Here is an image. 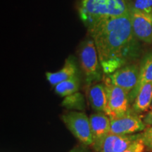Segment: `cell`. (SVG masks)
<instances>
[{
	"label": "cell",
	"mask_w": 152,
	"mask_h": 152,
	"mask_svg": "<svg viewBox=\"0 0 152 152\" xmlns=\"http://www.w3.org/2000/svg\"><path fill=\"white\" fill-rule=\"evenodd\" d=\"M90 118L92 133V146L95 151H100L105 138L111 133V119L104 112L91 114Z\"/></svg>",
	"instance_id": "obj_9"
},
{
	"label": "cell",
	"mask_w": 152,
	"mask_h": 152,
	"mask_svg": "<svg viewBox=\"0 0 152 152\" xmlns=\"http://www.w3.org/2000/svg\"><path fill=\"white\" fill-rule=\"evenodd\" d=\"M79 61L85 81L87 85L99 81L102 77L101 66L97 49L92 38H88L81 43L78 51Z\"/></svg>",
	"instance_id": "obj_3"
},
{
	"label": "cell",
	"mask_w": 152,
	"mask_h": 152,
	"mask_svg": "<svg viewBox=\"0 0 152 152\" xmlns=\"http://www.w3.org/2000/svg\"><path fill=\"white\" fill-rule=\"evenodd\" d=\"M144 148H145V146L140 137L131 144L128 149H125L123 152H143Z\"/></svg>",
	"instance_id": "obj_20"
},
{
	"label": "cell",
	"mask_w": 152,
	"mask_h": 152,
	"mask_svg": "<svg viewBox=\"0 0 152 152\" xmlns=\"http://www.w3.org/2000/svg\"><path fill=\"white\" fill-rule=\"evenodd\" d=\"M146 125L137 113L130 109L123 115L111 120V133L117 135L132 134L144 130Z\"/></svg>",
	"instance_id": "obj_6"
},
{
	"label": "cell",
	"mask_w": 152,
	"mask_h": 152,
	"mask_svg": "<svg viewBox=\"0 0 152 152\" xmlns=\"http://www.w3.org/2000/svg\"><path fill=\"white\" fill-rule=\"evenodd\" d=\"M61 119L72 134L81 143L92 145L93 138L90 118L82 111H71L62 115Z\"/></svg>",
	"instance_id": "obj_4"
},
{
	"label": "cell",
	"mask_w": 152,
	"mask_h": 152,
	"mask_svg": "<svg viewBox=\"0 0 152 152\" xmlns=\"http://www.w3.org/2000/svg\"><path fill=\"white\" fill-rule=\"evenodd\" d=\"M115 136L116 134L110 133L104 140L100 151L99 152H113V145Z\"/></svg>",
	"instance_id": "obj_18"
},
{
	"label": "cell",
	"mask_w": 152,
	"mask_h": 152,
	"mask_svg": "<svg viewBox=\"0 0 152 152\" xmlns=\"http://www.w3.org/2000/svg\"><path fill=\"white\" fill-rule=\"evenodd\" d=\"M87 99L92 109L105 113L107 106V94L104 83L89 85L87 90Z\"/></svg>",
	"instance_id": "obj_10"
},
{
	"label": "cell",
	"mask_w": 152,
	"mask_h": 152,
	"mask_svg": "<svg viewBox=\"0 0 152 152\" xmlns=\"http://www.w3.org/2000/svg\"><path fill=\"white\" fill-rule=\"evenodd\" d=\"M152 104V83H144L139 88L134 100L132 110L137 113L147 111Z\"/></svg>",
	"instance_id": "obj_12"
},
{
	"label": "cell",
	"mask_w": 152,
	"mask_h": 152,
	"mask_svg": "<svg viewBox=\"0 0 152 152\" xmlns=\"http://www.w3.org/2000/svg\"><path fill=\"white\" fill-rule=\"evenodd\" d=\"M104 85L107 94V106L105 113L111 120L127 113L130 109L128 93L121 87L112 84L107 77H106Z\"/></svg>",
	"instance_id": "obj_5"
},
{
	"label": "cell",
	"mask_w": 152,
	"mask_h": 152,
	"mask_svg": "<svg viewBox=\"0 0 152 152\" xmlns=\"http://www.w3.org/2000/svg\"><path fill=\"white\" fill-rule=\"evenodd\" d=\"M141 137V134H125L115 136L113 145V152H123L131 144Z\"/></svg>",
	"instance_id": "obj_16"
},
{
	"label": "cell",
	"mask_w": 152,
	"mask_h": 152,
	"mask_svg": "<svg viewBox=\"0 0 152 152\" xmlns=\"http://www.w3.org/2000/svg\"><path fill=\"white\" fill-rule=\"evenodd\" d=\"M76 75H77V68L75 60L72 56H69L66 58L63 68L58 71L54 73H51V72L46 73L47 80L53 86H56L58 83L71 78Z\"/></svg>",
	"instance_id": "obj_11"
},
{
	"label": "cell",
	"mask_w": 152,
	"mask_h": 152,
	"mask_svg": "<svg viewBox=\"0 0 152 152\" xmlns=\"http://www.w3.org/2000/svg\"><path fill=\"white\" fill-rule=\"evenodd\" d=\"M61 106L66 109L73 111H84L85 109V98L80 92H75L73 94L65 96L61 102Z\"/></svg>",
	"instance_id": "obj_15"
},
{
	"label": "cell",
	"mask_w": 152,
	"mask_h": 152,
	"mask_svg": "<svg viewBox=\"0 0 152 152\" xmlns=\"http://www.w3.org/2000/svg\"><path fill=\"white\" fill-rule=\"evenodd\" d=\"M151 109L152 110V104H151Z\"/></svg>",
	"instance_id": "obj_23"
},
{
	"label": "cell",
	"mask_w": 152,
	"mask_h": 152,
	"mask_svg": "<svg viewBox=\"0 0 152 152\" xmlns=\"http://www.w3.org/2000/svg\"><path fill=\"white\" fill-rule=\"evenodd\" d=\"M87 30L97 49L106 75L127 65L140 54V41L133 33L130 14L102 19Z\"/></svg>",
	"instance_id": "obj_1"
},
{
	"label": "cell",
	"mask_w": 152,
	"mask_h": 152,
	"mask_svg": "<svg viewBox=\"0 0 152 152\" xmlns=\"http://www.w3.org/2000/svg\"><path fill=\"white\" fill-rule=\"evenodd\" d=\"M140 68V80L135 90L129 94L130 102L134 100L139 88L142 85L147 83H152V53H149L144 57Z\"/></svg>",
	"instance_id": "obj_13"
},
{
	"label": "cell",
	"mask_w": 152,
	"mask_h": 152,
	"mask_svg": "<svg viewBox=\"0 0 152 152\" xmlns=\"http://www.w3.org/2000/svg\"><path fill=\"white\" fill-rule=\"evenodd\" d=\"M130 0H79L78 14L87 28L102 19L130 14Z\"/></svg>",
	"instance_id": "obj_2"
},
{
	"label": "cell",
	"mask_w": 152,
	"mask_h": 152,
	"mask_svg": "<svg viewBox=\"0 0 152 152\" xmlns=\"http://www.w3.org/2000/svg\"><path fill=\"white\" fill-rule=\"evenodd\" d=\"M141 139L146 147L152 151V127L146 128L143 133H141Z\"/></svg>",
	"instance_id": "obj_19"
},
{
	"label": "cell",
	"mask_w": 152,
	"mask_h": 152,
	"mask_svg": "<svg viewBox=\"0 0 152 152\" xmlns=\"http://www.w3.org/2000/svg\"><path fill=\"white\" fill-rule=\"evenodd\" d=\"M80 80L78 75H76L71 78L63 81L54 86L55 92L61 96H67L77 92L79 90Z\"/></svg>",
	"instance_id": "obj_14"
},
{
	"label": "cell",
	"mask_w": 152,
	"mask_h": 152,
	"mask_svg": "<svg viewBox=\"0 0 152 152\" xmlns=\"http://www.w3.org/2000/svg\"><path fill=\"white\" fill-rule=\"evenodd\" d=\"M144 122L145 123L146 125H152V110L144 116Z\"/></svg>",
	"instance_id": "obj_21"
},
{
	"label": "cell",
	"mask_w": 152,
	"mask_h": 152,
	"mask_svg": "<svg viewBox=\"0 0 152 152\" xmlns=\"http://www.w3.org/2000/svg\"><path fill=\"white\" fill-rule=\"evenodd\" d=\"M70 152H84V151H82V150H80V149H74V150H72V151Z\"/></svg>",
	"instance_id": "obj_22"
},
{
	"label": "cell",
	"mask_w": 152,
	"mask_h": 152,
	"mask_svg": "<svg viewBox=\"0 0 152 152\" xmlns=\"http://www.w3.org/2000/svg\"><path fill=\"white\" fill-rule=\"evenodd\" d=\"M131 24L134 35L142 42L152 43V14L134 9L130 11Z\"/></svg>",
	"instance_id": "obj_8"
},
{
	"label": "cell",
	"mask_w": 152,
	"mask_h": 152,
	"mask_svg": "<svg viewBox=\"0 0 152 152\" xmlns=\"http://www.w3.org/2000/svg\"><path fill=\"white\" fill-rule=\"evenodd\" d=\"M140 68L137 64H128L113 73L106 75L112 84L118 86L130 94L137 87L140 80Z\"/></svg>",
	"instance_id": "obj_7"
},
{
	"label": "cell",
	"mask_w": 152,
	"mask_h": 152,
	"mask_svg": "<svg viewBox=\"0 0 152 152\" xmlns=\"http://www.w3.org/2000/svg\"><path fill=\"white\" fill-rule=\"evenodd\" d=\"M132 6L136 10L152 14V0H132Z\"/></svg>",
	"instance_id": "obj_17"
}]
</instances>
